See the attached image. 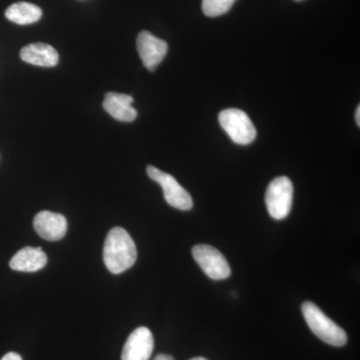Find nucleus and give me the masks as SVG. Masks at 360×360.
Listing matches in <instances>:
<instances>
[{
	"label": "nucleus",
	"mask_w": 360,
	"mask_h": 360,
	"mask_svg": "<svg viewBox=\"0 0 360 360\" xmlns=\"http://www.w3.org/2000/svg\"><path fill=\"white\" fill-rule=\"evenodd\" d=\"M360 106H357L356 112H355V122H356L357 125H360Z\"/></svg>",
	"instance_id": "nucleus-17"
},
{
	"label": "nucleus",
	"mask_w": 360,
	"mask_h": 360,
	"mask_svg": "<svg viewBox=\"0 0 360 360\" xmlns=\"http://www.w3.org/2000/svg\"><path fill=\"white\" fill-rule=\"evenodd\" d=\"M20 58L26 63L41 68H53L59 61L58 51L51 45L42 42L26 45L21 49Z\"/></svg>",
	"instance_id": "nucleus-11"
},
{
	"label": "nucleus",
	"mask_w": 360,
	"mask_h": 360,
	"mask_svg": "<svg viewBox=\"0 0 360 360\" xmlns=\"http://www.w3.org/2000/svg\"><path fill=\"white\" fill-rule=\"evenodd\" d=\"M148 176L162 187L163 195L170 206L179 210H191L193 206V198L172 175L161 172L153 165L146 168Z\"/></svg>",
	"instance_id": "nucleus-5"
},
{
	"label": "nucleus",
	"mask_w": 360,
	"mask_h": 360,
	"mask_svg": "<svg viewBox=\"0 0 360 360\" xmlns=\"http://www.w3.org/2000/svg\"><path fill=\"white\" fill-rule=\"evenodd\" d=\"M33 227L45 240L56 241L63 238L68 231V220L59 213L41 212L33 220Z\"/></svg>",
	"instance_id": "nucleus-9"
},
{
	"label": "nucleus",
	"mask_w": 360,
	"mask_h": 360,
	"mask_svg": "<svg viewBox=\"0 0 360 360\" xmlns=\"http://www.w3.org/2000/svg\"><path fill=\"white\" fill-rule=\"evenodd\" d=\"M134 98L127 94L108 92L104 96L103 108L106 112L122 122H132L137 117V110L134 106Z\"/></svg>",
	"instance_id": "nucleus-10"
},
{
	"label": "nucleus",
	"mask_w": 360,
	"mask_h": 360,
	"mask_svg": "<svg viewBox=\"0 0 360 360\" xmlns=\"http://www.w3.org/2000/svg\"><path fill=\"white\" fill-rule=\"evenodd\" d=\"M155 360H174V359L172 355L161 354L156 355Z\"/></svg>",
	"instance_id": "nucleus-16"
},
{
	"label": "nucleus",
	"mask_w": 360,
	"mask_h": 360,
	"mask_svg": "<svg viewBox=\"0 0 360 360\" xmlns=\"http://www.w3.org/2000/svg\"><path fill=\"white\" fill-rule=\"evenodd\" d=\"M292 200L293 186L288 177H276L270 182L265 194V203L272 219H286L290 214Z\"/></svg>",
	"instance_id": "nucleus-4"
},
{
	"label": "nucleus",
	"mask_w": 360,
	"mask_h": 360,
	"mask_svg": "<svg viewBox=\"0 0 360 360\" xmlns=\"http://www.w3.org/2000/svg\"><path fill=\"white\" fill-rule=\"evenodd\" d=\"M302 310L307 326L319 340L336 347L347 345V333L333 319L326 316L316 304L305 302L302 304Z\"/></svg>",
	"instance_id": "nucleus-2"
},
{
	"label": "nucleus",
	"mask_w": 360,
	"mask_h": 360,
	"mask_svg": "<svg viewBox=\"0 0 360 360\" xmlns=\"http://www.w3.org/2000/svg\"><path fill=\"white\" fill-rule=\"evenodd\" d=\"M47 264V257L40 248H23L9 262L11 269L16 271L35 272L44 269Z\"/></svg>",
	"instance_id": "nucleus-12"
},
{
	"label": "nucleus",
	"mask_w": 360,
	"mask_h": 360,
	"mask_svg": "<svg viewBox=\"0 0 360 360\" xmlns=\"http://www.w3.org/2000/svg\"><path fill=\"white\" fill-rule=\"evenodd\" d=\"M1 360H22L20 354H15V352H8L2 357Z\"/></svg>",
	"instance_id": "nucleus-15"
},
{
	"label": "nucleus",
	"mask_w": 360,
	"mask_h": 360,
	"mask_svg": "<svg viewBox=\"0 0 360 360\" xmlns=\"http://www.w3.org/2000/svg\"><path fill=\"white\" fill-rule=\"evenodd\" d=\"M189 360H208V359H205V357H194V359H191Z\"/></svg>",
	"instance_id": "nucleus-18"
},
{
	"label": "nucleus",
	"mask_w": 360,
	"mask_h": 360,
	"mask_svg": "<svg viewBox=\"0 0 360 360\" xmlns=\"http://www.w3.org/2000/svg\"><path fill=\"white\" fill-rule=\"evenodd\" d=\"M193 257L206 276L213 281H222L231 276V269L226 258L213 246L207 245L194 246Z\"/></svg>",
	"instance_id": "nucleus-6"
},
{
	"label": "nucleus",
	"mask_w": 360,
	"mask_h": 360,
	"mask_svg": "<svg viewBox=\"0 0 360 360\" xmlns=\"http://www.w3.org/2000/svg\"><path fill=\"white\" fill-rule=\"evenodd\" d=\"M136 258V245L129 232L118 226L110 229L104 243L103 260L111 274L127 271L134 266Z\"/></svg>",
	"instance_id": "nucleus-1"
},
{
	"label": "nucleus",
	"mask_w": 360,
	"mask_h": 360,
	"mask_svg": "<svg viewBox=\"0 0 360 360\" xmlns=\"http://www.w3.org/2000/svg\"><path fill=\"white\" fill-rule=\"evenodd\" d=\"M295 1H302V0H295Z\"/></svg>",
	"instance_id": "nucleus-19"
},
{
	"label": "nucleus",
	"mask_w": 360,
	"mask_h": 360,
	"mask_svg": "<svg viewBox=\"0 0 360 360\" xmlns=\"http://www.w3.org/2000/svg\"><path fill=\"white\" fill-rule=\"evenodd\" d=\"M136 47L144 68L149 71L156 70L165 59L168 51L167 42L158 39L148 30L139 33L136 39Z\"/></svg>",
	"instance_id": "nucleus-7"
},
{
	"label": "nucleus",
	"mask_w": 360,
	"mask_h": 360,
	"mask_svg": "<svg viewBox=\"0 0 360 360\" xmlns=\"http://www.w3.org/2000/svg\"><path fill=\"white\" fill-rule=\"evenodd\" d=\"M219 120L222 129L234 143L248 146L255 141L257 129L245 111L236 108L222 110L219 113Z\"/></svg>",
	"instance_id": "nucleus-3"
},
{
	"label": "nucleus",
	"mask_w": 360,
	"mask_h": 360,
	"mask_svg": "<svg viewBox=\"0 0 360 360\" xmlns=\"http://www.w3.org/2000/svg\"><path fill=\"white\" fill-rule=\"evenodd\" d=\"M6 16L7 20L16 25H32L41 18L42 11L30 2H16L6 9Z\"/></svg>",
	"instance_id": "nucleus-13"
},
{
	"label": "nucleus",
	"mask_w": 360,
	"mask_h": 360,
	"mask_svg": "<svg viewBox=\"0 0 360 360\" xmlns=\"http://www.w3.org/2000/svg\"><path fill=\"white\" fill-rule=\"evenodd\" d=\"M236 0H202V11L208 18H217L231 11Z\"/></svg>",
	"instance_id": "nucleus-14"
},
{
	"label": "nucleus",
	"mask_w": 360,
	"mask_h": 360,
	"mask_svg": "<svg viewBox=\"0 0 360 360\" xmlns=\"http://www.w3.org/2000/svg\"><path fill=\"white\" fill-rule=\"evenodd\" d=\"M155 348L153 333L148 328L132 331L122 349V360H149Z\"/></svg>",
	"instance_id": "nucleus-8"
}]
</instances>
